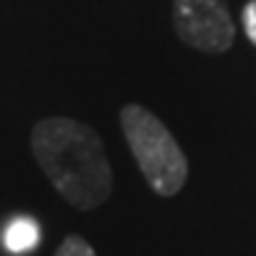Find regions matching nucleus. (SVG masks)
Masks as SVG:
<instances>
[{
	"mask_svg": "<svg viewBox=\"0 0 256 256\" xmlns=\"http://www.w3.org/2000/svg\"><path fill=\"white\" fill-rule=\"evenodd\" d=\"M29 144L52 188L74 209L89 212L110 199L112 168L92 126L66 115H50L32 128Z\"/></svg>",
	"mask_w": 256,
	"mask_h": 256,
	"instance_id": "nucleus-1",
	"label": "nucleus"
},
{
	"mask_svg": "<svg viewBox=\"0 0 256 256\" xmlns=\"http://www.w3.org/2000/svg\"><path fill=\"white\" fill-rule=\"evenodd\" d=\"M172 26L188 48L220 55L236 42L228 0H172Z\"/></svg>",
	"mask_w": 256,
	"mask_h": 256,
	"instance_id": "nucleus-3",
	"label": "nucleus"
},
{
	"mask_svg": "<svg viewBox=\"0 0 256 256\" xmlns=\"http://www.w3.org/2000/svg\"><path fill=\"white\" fill-rule=\"evenodd\" d=\"M240 21H243V32L251 40V44L256 48V0H248L240 10Z\"/></svg>",
	"mask_w": 256,
	"mask_h": 256,
	"instance_id": "nucleus-6",
	"label": "nucleus"
},
{
	"mask_svg": "<svg viewBox=\"0 0 256 256\" xmlns=\"http://www.w3.org/2000/svg\"><path fill=\"white\" fill-rule=\"evenodd\" d=\"M55 256H97V254L81 236H68L60 246H58Z\"/></svg>",
	"mask_w": 256,
	"mask_h": 256,
	"instance_id": "nucleus-5",
	"label": "nucleus"
},
{
	"mask_svg": "<svg viewBox=\"0 0 256 256\" xmlns=\"http://www.w3.org/2000/svg\"><path fill=\"white\" fill-rule=\"evenodd\" d=\"M40 243V228L29 217H18L6 230V246L14 254H26Z\"/></svg>",
	"mask_w": 256,
	"mask_h": 256,
	"instance_id": "nucleus-4",
	"label": "nucleus"
},
{
	"mask_svg": "<svg viewBox=\"0 0 256 256\" xmlns=\"http://www.w3.org/2000/svg\"><path fill=\"white\" fill-rule=\"evenodd\" d=\"M120 128L149 188L160 196H176L188 180V160L168 126L142 104H126Z\"/></svg>",
	"mask_w": 256,
	"mask_h": 256,
	"instance_id": "nucleus-2",
	"label": "nucleus"
}]
</instances>
